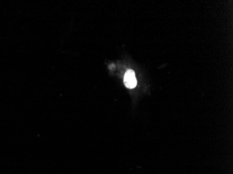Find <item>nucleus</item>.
I'll list each match as a JSON object with an SVG mask.
<instances>
[{
  "instance_id": "1",
  "label": "nucleus",
  "mask_w": 233,
  "mask_h": 174,
  "mask_svg": "<svg viewBox=\"0 0 233 174\" xmlns=\"http://www.w3.org/2000/svg\"><path fill=\"white\" fill-rule=\"evenodd\" d=\"M125 86L129 89H133L137 84V80L135 78V73L132 70H129L126 72L124 79Z\"/></svg>"
}]
</instances>
